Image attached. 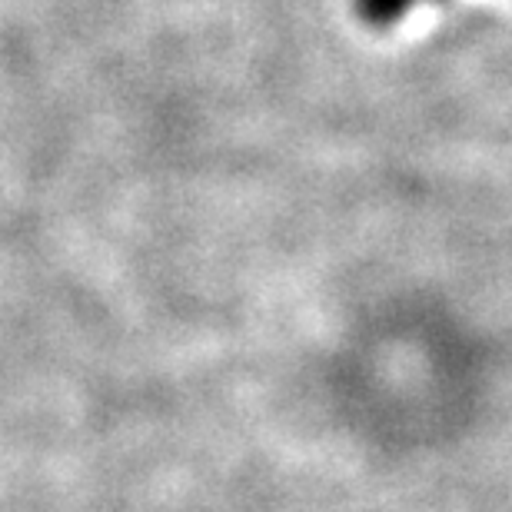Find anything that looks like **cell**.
I'll use <instances>...</instances> for the list:
<instances>
[{
    "label": "cell",
    "mask_w": 512,
    "mask_h": 512,
    "mask_svg": "<svg viewBox=\"0 0 512 512\" xmlns=\"http://www.w3.org/2000/svg\"><path fill=\"white\" fill-rule=\"evenodd\" d=\"M409 7H413V0H356L360 17L370 20V24H393Z\"/></svg>",
    "instance_id": "cell-1"
}]
</instances>
